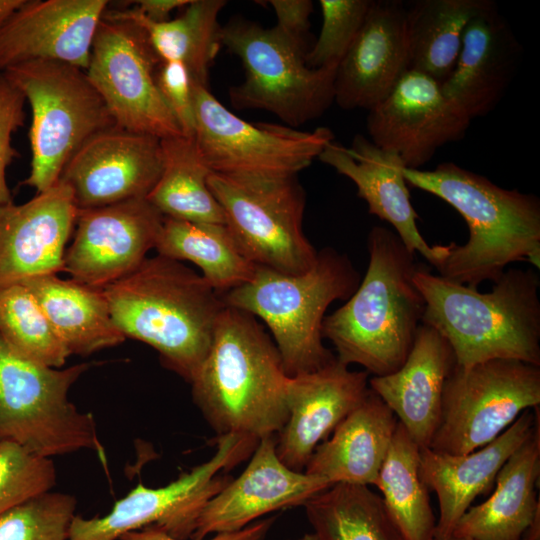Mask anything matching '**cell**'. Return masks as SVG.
Instances as JSON below:
<instances>
[{"mask_svg": "<svg viewBox=\"0 0 540 540\" xmlns=\"http://www.w3.org/2000/svg\"><path fill=\"white\" fill-rule=\"evenodd\" d=\"M24 2L25 0H0V27Z\"/></svg>", "mask_w": 540, "mask_h": 540, "instance_id": "cell-45", "label": "cell"}, {"mask_svg": "<svg viewBox=\"0 0 540 540\" xmlns=\"http://www.w3.org/2000/svg\"><path fill=\"white\" fill-rule=\"evenodd\" d=\"M397 424L393 412L370 390L316 447L304 472L332 485H374Z\"/></svg>", "mask_w": 540, "mask_h": 540, "instance_id": "cell-27", "label": "cell"}, {"mask_svg": "<svg viewBox=\"0 0 540 540\" xmlns=\"http://www.w3.org/2000/svg\"><path fill=\"white\" fill-rule=\"evenodd\" d=\"M413 281L425 300L422 324L449 343L456 365L493 359L540 366V278L509 268L490 292L449 281L419 264Z\"/></svg>", "mask_w": 540, "mask_h": 540, "instance_id": "cell-4", "label": "cell"}, {"mask_svg": "<svg viewBox=\"0 0 540 540\" xmlns=\"http://www.w3.org/2000/svg\"><path fill=\"white\" fill-rule=\"evenodd\" d=\"M540 424L506 461L495 488L483 503L470 506L452 535L471 540H521L539 517L536 486L540 475Z\"/></svg>", "mask_w": 540, "mask_h": 540, "instance_id": "cell-28", "label": "cell"}, {"mask_svg": "<svg viewBox=\"0 0 540 540\" xmlns=\"http://www.w3.org/2000/svg\"><path fill=\"white\" fill-rule=\"evenodd\" d=\"M293 540H318V539L313 533H310V534H305L301 536L300 538L293 539Z\"/></svg>", "mask_w": 540, "mask_h": 540, "instance_id": "cell-47", "label": "cell"}, {"mask_svg": "<svg viewBox=\"0 0 540 540\" xmlns=\"http://www.w3.org/2000/svg\"><path fill=\"white\" fill-rule=\"evenodd\" d=\"M519 54L520 45L494 4L467 24L442 91L470 120L482 117L504 95Z\"/></svg>", "mask_w": 540, "mask_h": 540, "instance_id": "cell-26", "label": "cell"}, {"mask_svg": "<svg viewBox=\"0 0 540 540\" xmlns=\"http://www.w3.org/2000/svg\"><path fill=\"white\" fill-rule=\"evenodd\" d=\"M154 249L157 254L189 261L220 295L250 281L257 270L224 224L164 218Z\"/></svg>", "mask_w": 540, "mask_h": 540, "instance_id": "cell-32", "label": "cell"}, {"mask_svg": "<svg viewBox=\"0 0 540 540\" xmlns=\"http://www.w3.org/2000/svg\"><path fill=\"white\" fill-rule=\"evenodd\" d=\"M431 540H471L469 538H466V537H460V536H456V535H451L449 536L448 538H445V539H436V538H432Z\"/></svg>", "mask_w": 540, "mask_h": 540, "instance_id": "cell-46", "label": "cell"}, {"mask_svg": "<svg viewBox=\"0 0 540 540\" xmlns=\"http://www.w3.org/2000/svg\"><path fill=\"white\" fill-rule=\"evenodd\" d=\"M369 391V374L350 370L337 358L318 370L288 376V418L275 439L279 459L292 470L304 471L316 447Z\"/></svg>", "mask_w": 540, "mask_h": 540, "instance_id": "cell-20", "label": "cell"}, {"mask_svg": "<svg viewBox=\"0 0 540 540\" xmlns=\"http://www.w3.org/2000/svg\"><path fill=\"white\" fill-rule=\"evenodd\" d=\"M372 0H320L322 27L317 41L308 50L310 68L337 67L357 36Z\"/></svg>", "mask_w": 540, "mask_h": 540, "instance_id": "cell-39", "label": "cell"}, {"mask_svg": "<svg viewBox=\"0 0 540 540\" xmlns=\"http://www.w3.org/2000/svg\"><path fill=\"white\" fill-rule=\"evenodd\" d=\"M360 281L346 254L325 247L303 273L283 274L258 266L250 281L221 297L226 306L267 325L284 370L292 377L318 370L336 358L323 344L325 312L334 301L349 299Z\"/></svg>", "mask_w": 540, "mask_h": 540, "instance_id": "cell-6", "label": "cell"}, {"mask_svg": "<svg viewBox=\"0 0 540 540\" xmlns=\"http://www.w3.org/2000/svg\"><path fill=\"white\" fill-rule=\"evenodd\" d=\"M258 442L241 434L217 436L212 457L169 484L150 488L139 482L107 515L89 519L75 515L68 540H115L143 529L191 540L202 509L230 481L222 472L252 455Z\"/></svg>", "mask_w": 540, "mask_h": 540, "instance_id": "cell-12", "label": "cell"}, {"mask_svg": "<svg viewBox=\"0 0 540 540\" xmlns=\"http://www.w3.org/2000/svg\"><path fill=\"white\" fill-rule=\"evenodd\" d=\"M277 23L275 27L287 38L307 49L306 36L310 26L313 2L310 0H270Z\"/></svg>", "mask_w": 540, "mask_h": 540, "instance_id": "cell-42", "label": "cell"}, {"mask_svg": "<svg viewBox=\"0 0 540 540\" xmlns=\"http://www.w3.org/2000/svg\"><path fill=\"white\" fill-rule=\"evenodd\" d=\"M420 448L398 422L374 486L406 540H431L436 519L420 474Z\"/></svg>", "mask_w": 540, "mask_h": 540, "instance_id": "cell-35", "label": "cell"}, {"mask_svg": "<svg viewBox=\"0 0 540 540\" xmlns=\"http://www.w3.org/2000/svg\"><path fill=\"white\" fill-rule=\"evenodd\" d=\"M406 183L451 205L466 221L469 239L448 245L439 276L478 288L497 281L505 268L524 261L540 267V200L505 189L452 162L433 170L403 168Z\"/></svg>", "mask_w": 540, "mask_h": 540, "instance_id": "cell-1", "label": "cell"}, {"mask_svg": "<svg viewBox=\"0 0 540 540\" xmlns=\"http://www.w3.org/2000/svg\"><path fill=\"white\" fill-rule=\"evenodd\" d=\"M164 218L146 198L78 210L63 272L84 286L103 289L147 258Z\"/></svg>", "mask_w": 540, "mask_h": 540, "instance_id": "cell-15", "label": "cell"}, {"mask_svg": "<svg viewBox=\"0 0 540 540\" xmlns=\"http://www.w3.org/2000/svg\"><path fill=\"white\" fill-rule=\"evenodd\" d=\"M55 483L56 470L51 458L35 455L15 442L0 440V514L50 491Z\"/></svg>", "mask_w": 540, "mask_h": 540, "instance_id": "cell-38", "label": "cell"}, {"mask_svg": "<svg viewBox=\"0 0 540 540\" xmlns=\"http://www.w3.org/2000/svg\"><path fill=\"white\" fill-rule=\"evenodd\" d=\"M156 79L160 93L175 117L182 135L193 138L195 111L189 71L180 62H160Z\"/></svg>", "mask_w": 540, "mask_h": 540, "instance_id": "cell-41", "label": "cell"}, {"mask_svg": "<svg viewBox=\"0 0 540 540\" xmlns=\"http://www.w3.org/2000/svg\"><path fill=\"white\" fill-rule=\"evenodd\" d=\"M0 336L20 355L61 368L69 351L41 305L22 283L0 287Z\"/></svg>", "mask_w": 540, "mask_h": 540, "instance_id": "cell-36", "label": "cell"}, {"mask_svg": "<svg viewBox=\"0 0 540 540\" xmlns=\"http://www.w3.org/2000/svg\"><path fill=\"white\" fill-rule=\"evenodd\" d=\"M456 365L447 340L434 328L419 326L399 369L369 378V388L393 412L420 449L428 448L438 427L445 381Z\"/></svg>", "mask_w": 540, "mask_h": 540, "instance_id": "cell-25", "label": "cell"}, {"mask_svg": "<svg viewBox=\"0 0 540 540\" xmlns=\"http://www.w3.org/2000/svg\"><path fill=\"white\" fill-rule=\"evenodd\" d=\"M470 122L439 82L410 69L368 110L366 128L375 146L396 155L405 168L420 169L440 147L463 138Z\"/></svg>", "mask_w": 540, "mask_h": 540, "instance_id": "cell-16", "label": "cell"}, {"mask_svg": "<svg viewBox=\"0 0 540 540\" xmlns=\"http://www.w3.org/2000/svg\"><path fill=\"white\" fill-rule=\"evenodd\" d=\"M161 170L159 138L112 125L80 146L59 179L84 210L146 198Z\"/></svg>", "mask_w": 540, "mask_h": 540, "instance_id": "cell-17", "label": "cell"}, {"mask_svg": "<svg viewBox=\"0 0 540 540\" xmlns=\"http://www.w3.org/2000/svg\"><path fill=\"white\" fill-rule=\"evenodd\" d=\"M160 62L141 28L102 18L85 72L116 126L159 139L182 135L157 85Z\"/></svg>", "mask_w": 540, "mask_h": 540, "instance_id": "cell-14", "label": "cell"}, {"mask_svg": "<svg viewBox=\"0 0 540 540\" xmlns=\"http://www.w3.org/2000/svg\"><path fill=\"white\" fill-rule=\"evenodd\" d=\"M106 0H25L0 27V72L30 61L86 70Z\"/></svg>", "mask_w": 540, "mask_h": 540, "instance_id": "cell-21", "label": "cell"}, {"mask_svg": "<svg viewBox=\"0 0 540 540\" xmlns=\"http://www.w3.org/2000/svg\"><path fill=\"white\" fill-rule=\"evenodd\" d=\"M369 263L357 289L325 316L322 336L336 358L368 374L395 372L406 360L422 323L425 300L413 277L415 254L391 229L374 226L367 236Z\"/></svg>", "mask_w": 540, "mask_h": 540, "instance_id": "cell-2", "label": "cell"}, {"mask_svg": "<svg viewBox=\"0 0 540 540\" xmlns=\"http://www.w3.org/2000/svg\"><path fill=\"white\" fill-rule=\"evenodd\" d=\"M539 408L525 410L503 433L472 452L452 455L420 450V474L428 490L435 492L439 519L434 538L452 535L455 525L479 495L489 493L506 461L539 425Z\"/></svg>", "mask_w": 540, "mask_h": 540, "instance_id": "cell-24", "label": "cell"}, {"mask_svg": "<svg viewBox=\"0 0 540 540\" xmlns=\"http://www.w3.org/2000/svg\"><path fill=\"white\" fill-rule=\"evenodd\" d=\"M22 92L0 72V206L13 202L6 170L19 156L12 146V135L25 121Z\"/></svg>", "mask_w": 540, "mask_h": 540, "instance_id": "cell-40", "label": "cell"}, {"mask_svg": "<svg viewBox=\"0 0 540 540\" xmlns=\"http://www.w3.org/2000/svg\"><path fill=\"white\" fill-rule=\"evenodd\" d=\"M539 404L540 366L511 359L455 365L445 381L439 424L428 448L452 455L472 452Z\"/></svg>", "mask_w": 540, "mask_h": 540, "instance_id": "cell-13", "label": "cell"}, {"mask_svg": "<svg viewBox=\"0 0 540 540\" xmlns=\"http://www.w3.org/2000/svg\"><path fill=\"white\" fill-rule=\"evenodd\" d=\"M494 4L490 0H417L406 6L410 69L442 84L455 66L467 24Z\"/></svg>", "mask_w": 540, "mask_h": 540, "instance_id": "cell-31", "label": "cell"}, {"mask_svg": "<svg viewBox=\"0 0 540 540\" xmlns=\"http://www.w3.org/2000/svg\"><path fill=\"white\" fill-rule=\"evenodd\" d=\"M220 38L244 69V80L229 89L236 109L264 110L297 128L321 117L334 102L337 67L310 68L308 50L275 26L265 28L237 16L221 27Z\"/></svg>", "mask_w": 540, "mask_h": 540, "instance_id": "cell-8", "label": "cell"}, {"mask_svg": "<svg viewBox=\"0 0 540 540\" xmlns=\"http://www.w3.org/2000/svg\"><path fill=\"white\" fill-rule=\"evenodd\" d=\"M275 516L257 520L245 528L231 532L221 533L212 536L209 539L203 540H265L272 525L275 521ZM121 540H181L171 537L163 532L154 529H143L132 531L122 535Z\"/></svg>", "mask_w": 540, "mask_h": 540, "instance_id": "cell-43", "label": "cell"}, {"mask_svg": "<svg viewBox=\"0 0 540 540\" xmlns=\"http://www.w3.org/2000/svg\"><path fill=\"white\" fill-rule=\"evenodd\" d=\"M89 368L80 363L52 368L13 350L0 336V440L51 458L79 450L107 459L96 423L70 401V388Z\"/></svg>", "mask_w": 540, "mask_h": 540, "instance_id": "cell-7", "label": "cell"}, {"mask_svg": "<svg viewBox=\"0 0 540 540\" xmlns=\"http://www.w3.org/2000/svg\"><path fill=\"white\" fill-rule=\"evenodd\" d=\"M35 296L70 355L87 356L123 343L101 289L58 274L20 282Z\"/></svg>", "mask_w": 540, "mask_h": 540, "instance_id": "cell-29", "label": "cell"}, {"mask_svg": "<svg viewBox=\"0 0 540 540\" xmlns=\"http://www.w3.org/2000/svg\"><path fill=\"white\" fill-rule=\"evenodd\" d=\"M287 378L279 351L258 319L225 305L190 384L194 403L217 436L260 440L278 433L287 421Z\"/></svg>", "mask_w": 540, "mask_h": 540, "instance_id": "cell-3", "label": "cell"}, {"mask_svg": "<svg viewBox=\"0 0 540 540\" xmlns=\"http://www.w3.org/2000/svg\"><path fill=\"white\" fill-rule=\"evenodd\" d=\"M225 0H191L184 12L153 22L135 8L106 10L103 17L132 22L141 28L161 62H180L194 83L208 87L209 70L222 47L218 21Z\"/></svg>", "mask_w": 540, "mask_h": 540, "instance_id": "cell-30", "label": "cell"}, {"mask_svg": "<svg viewBox=\"0 0 540 540\" xmlns=\"http://www.w3.org/2000/svg\"><path fill=\"white\" fill-rule=\"evenodd\" d=\"M318 159L350 179L369 213L388 222L411 252L421 254L435 268L444 260L448 245L431 246L418 229L404 165L396 155L357 134L350 147L330 142Z\"/></svg>", "mask_w": 540, "mask_h": 540, "instance_id": "cell-23", "label": "cell"}, {"mask_svg": "<svg viewBox=\"0 0 540 540\" xmlns=\"http://www.w3.org/2000/svg\"><path fill=\"white\" fill-rule=\"evenodd\" d=\"M3 73L31 108V168L21 185L41 193L52 187L72 155L91 136L114 124L85 70L56 61H30Z\"/></svg>", "mask_w": 540, "mask_h": 540, "instance_id": "cell-9", "label": "cell"}, {"mask_svg": "<svg viewBox=\"0 0 540 540\" xmlns=\"http://www.w3.org/2000/svg\"><path fill=\"white\" fill-rule=\"evenodd\" d=\"M76 498L47 491L0 514V540H68Z\"/></svg>", "mask_w": 540, "mask_h": 540, "instance_id": "cell-37", "label": "cell"}, {"mask_svg": "<svg viewBox=\"0 0 540 540\" xmlns=\"http://www.w3.org/2000/svg\"><path fill=\"white\" fill-rule=\"evenodd\" d=\"M78 210L61 179L23 204L0 206V287L63 272Z\"/></svg>", "mask_w": 540, "mask_h": 540, "instance_id": "cell-19", "label": "cell"}, {"mask_svg": "<svg viewBox=\"0 0 540 540\" xmlns=\"http://www.w3.org/2000/svg\"><path fill=\"white\" fill-rule=\"evenodd\" d=\"M408 70L406 5L399 0H372L362 27L337 66L334 102L345 110H370Z\"/></svg>", "mask_w": 540, "mask_h": 540, "instance_id": "cell-22", "label": "cell"}, {"mask_svg": "<svg viewBox=\"0 0 540 540\" xmlns=\"http://www.w3.org/2000/svg\"><path fill=\"white\" fill-rule=\"evenodd\" d=\"M162 170L146 199L164 216L203 224H224V212L208 186L211 173L194 138L160 139Z\"/></svg>", "mask_w": 540, "mask_h": 540, "instance_id": "cell-33", "label": "cell"}, {"mask_svg": "<svg viewBox=\"0 0 540 540\" xmlns=\"http://www.w3.org/2000/svg\"><path fill=\"white\" fill-rule=\"evenodd\" d=\"M331 485L287 467L277 456L274 435L264 437L243 472L206 503L191 540L239 531L271 512L303 506Z\"/></svg>", "mask_w": 540, "mask_h": 540, "instance_id": "cell-18", "label": "cell"}, {"mask_svg": "<svg viewBox=\"0 0 540 540\" xmlns=\"http://www.w3.org/2000/svg\"><path fill=\"white\" fill-rule=\"evenodd\" d=\"M194 140L212 173L234 178L297 176L334 141L327 127L301 131L284 124L245 121L192 81Z\"/></svg>", "mask_w": 540, "mask_h": 540, "instance_id": "cell-10", "label": "cell"}, {"mask_svg": "<svg viewBox=\"0 0 540 540\" xmlns=\"http://www.w3.org/2000/svg\"><path fill=\"white\" fill-rule=\"evenodd\" d=\"M303 506L318 540H406L366 485L333 484Z\"/></svg>", "mask_w": 540, "mask_h": 540, "instance_id": "cell-34", "label": "cell"}, {"mask_svg": "<svg viewBox=\"0 0 540 540\" xmlns=\"http://www.w3.org/2000/svg\"><path fill=\"white\" fill-rule=\"evenodd\" d=\"M225 225L255 265L283 274L310 269L318 251L303 231L306 196L297 176L234 178L210 173Z\"/></svg>", "mask_w": 540, "mask_h": 540, "instance_id": "cell-11", "label": "cell"}, {"mask_svg": "<svg viewBox=\"0 0 540 540\" xmlns=\"http://www.w3.org/2000/svg\"><path fill=\"white\" fill-rule=\"evenodd\" d=\"M191 0H138L133 2L135 9L153 22L169 20L171 12L186 7Z\"/></svg>", "mask_w": 540, "mask_h": 540, "instance_id": "cell-44", "label": "cell"}, {"mask_svg": "<svg viewBox=\"0 0 540 540\" xmlns=\"http://www.w3.org/2000/svg\"><path fill=\"white\" fill-rule=\"evenodd\" d=\"M101 290L123 335L151 346L166 368L190 383L225 307L203 276L157 254Z\"/></svg>", "mask_w": 540, "mask_h": 540, "instance_id": "cell-5", "label": "cell"}]
</instances>
